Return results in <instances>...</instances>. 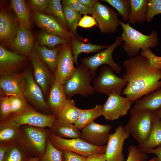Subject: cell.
Returning <instances> with one entry per match:
<instances>
[{"instance_id": "1", "label": "cell", "mask_w": 161, "mask_h": 161, "mask_svg": "<svg viewBox=\"0 0 161 161\" xmlns=\"http://www.w3.org/2000/svg\"><path fill=\"white\" fill-rule=\"evenodd\" d=\"M122 78L127 82L122 94L132 103L161 87V70L153 66L141 55L130 57L123 63Z\"/></svg>"}, {"instance_id": "48", "label": "cell", "mask_w": 161, "mask_h": 161, "mask_svg": "<svg viewBox=\"0 0 161 161\" xmlns=\"http://www.w3.org/2000/svg\"><path fill=\"white\" fill-rule=\"evenodd\" d=\"M87 158V161H106L105 153L93 154Z\"/></svg>"}, {"instance_id": "44", "label": "cell", "mask_w": 161, "mask_h": 161, "mask_svg": "<svg viewBox=\"0 0 161 161\" xmlns=\"http://www.w3.org/2000/svg\"><path fill=\"white\" fill-rule=\"evenodd\" d=\"M0 110L1 120L7 119L11 113V101L9 96H7L1 99Z\"/></svg>"}, {"instance_id": "31", "label": "cell", "mask_w": 161, "mask_h": 161, "mask_svg": "<svg viewBox=\"0 0 161 161\" xmlns=\"http://www.w3.org/2000/svg\"><path fill=\"white\" fill-rule=\"evenodd\" d=\"M102 115V105L101 104L97 105L91 109H81L79 118L74 125L78 128L81 129Z\"/></svg>"}, {"instance_id": "35", "label": "cell", "mask_w": 161, "mask_h": 161, "mask_svg": "<svg viewBox=\"0 0 161 161\" xmlns=\"http://www.w3.org/2000/svg\"><path fill=\"white\" fill-rule=\"evenodd\" d=\"M63 8L68 28L73 35L76 33L79 22L81 18V14L70 8L62 2Z\"/></svg>"}, {"instance_id": "30", "label": "cell", "mask_w": 161, "mask_h": 161, "mask_svg": "<svg viewBox=\"0 0 161 161\" xmlns=\"http://www.w3.org/2000/svg\"><path fill=\"white\" fill-rule=\"evenodd\" d=\"M10 4L17 17L20 27L29 30L31 27L32 22L29 9L23 0H12Z\"/></svg>"}, {"instance_id": "12", "label": "cell", "mask_w": 161, "mask_h": 161, "mask_svg": "<svg viewBox=\"0 0 161 161\" xmlns=\"http://www.w3.org/2000/svg\"><path fill=\"white\" fill-rule=\"evenodd\" d=\"M130 134L121 125L118 126L114 133L109 134L105 153L106 161H125L123 147Z\"/></svg>"}, {"instance_id": "9", "label": "cell", "mask_w": 161, "mask_h": 161, "mask_svg": "<svg viewBox=\"0 0 161 161\" xmlns=\"http://www.w3.org/2000/svg\"><path fill=\"white\" fill-rule=\"evenodd\" d=\"M91 15L96 21L102 33L114 32L117 31V28L120 25L118 14L98 1L91 9Z\"/></svg>"}, {"instance_id": "36", "label": "cell", "mask_w": 161, "mask_h": 161, "mask_svg": "<svg viewBox=\"0 0 161 161\" xmlns=\"http://www.w3.org/2000/svg\"><path fill=\"white\" fill-rule=\"evenodd\" d=\"M46 12L56 18L63 27L68 31V27L60 0H49Z\"/></svg>"}, {"instance_id": "54", "label": "cell", "mask_w": 161, "mask_h": 161, "mask_svg": "<svg viewBox=\"0 0 161 161\" xmlns=\"http://www.w3.org/2000/svg\"><path fill=\"white\" fill-rule=\"evenodd\" d=\"M30 161H40L39 159L37 158H32L31 157Z\"/></svg>"}, {"instance_id": "27", "label": "cell", "mask_w": 161, "mask_h": 161, "mask_svg": "<svg viewBox=\"0 0 161 161\" xmlns=\"http://www.w3.org/2000/svg\"><path fill=\"white\" fill-rule=\"evenodd\" d=\"M161 145V119L154 116L153 124L149 136L147 140L138 147L146 153L149 150Z\"/></svg>"}, {"instance_id": "10", "label": "cell", "mask_w": 161, "mask_h": 161, "mask_svg": "<svg viewBox=\"0 0 161 161\" xmlns=\"http://www.w3.org/2000/svg\"><path fill=\"white\" fill-rule=\"evenodd\" d=\"M74 63L71 44L63 45L59 50L55 80L63 85L74 72Z\"/></svg>"}, {"instance_id": "47", "label": "cell", "mask_w": 161, "mask_h": 161, "mask_svg": "<svg viewBox=\"0 0 161 161\" xmlns=\"http://www.w3.org/2000/svg\"><path fill=\"white\" fill-rule=\"evenodd\" d=\"M49 0H31V4L36 11L41 12H46L48 7Z\"/></svg>"}, {"instance_id": "46", "label": "cell", "mask_w": 161, "mask_h": 161, "mask_svg": "<svg viewBox=\"0 0 161 161\" xmlns=\"http://www.w3.org/2000/svg\"><path fill=\"white\" fill-rule=\"evenodd\" d=\"M95 25L98 26L95 19L93 17L85 15L80 20L78 26L84 28H90Z\"/></svg>"}, {"instance_id": "14", "label": "cell", "mask_w": 161, "mask_h": 161, "mask_svg": "<svg viewBox=\"0 0 161 161\" xmlns=\"http://www.w3.org/2000/svg\"><path fill=\"white\" fill-rule=\"evenodd\" d=\"M112 126L94 122L81 129L80 138L96 146L104 145L108 142L109 132Z\"/></svg>"}, {"instance_id": "25", "label": "cell", "mask_w": 161, "mask_h": 161, "mask_svg": "<svg viewBox=\"0 0 161 161\" xmlns=\"http://www.w3.org/2000/svg\"><path fill=\"white\" fill-rule=\"evenodd\" d=\"M18 29L11 17L4 11L0 13V39L1 42L6 43L12 41Z\"/></svg>"}, {"instance_id": "34", "label": "cell", "mask_w": 161, "mask_h": 161, "mask_svg": "<svg viewBox=\"0 0 161 161\" xmlns=\"http://www.w3.org/2000/svg\"><path fill=\"white\" fill-rule=\"evenodd\" d=\"M39 45L47 46L49 48L53 49L58 44L64 45L68 43L69 40L64 38L50 34L47 32L41 33L38 36Z\"/></svg>"}, {"instance_id": "41", "label": "cell", "mask_w": 161, "mask_h": 161, "mask_svg": "<svg viewBox=\"0 0 161 161\" xmlns=\"http://www.w3.org/2000/svg\"><path fill=\"white\" fill-rule=\"evenodd\" d=\"M161 14V0H149L146 21L151 22L156 15Z\"/></svg>"}, {"instance_id": "17", "label": "cell", "mask_w": 161, "mask_h": 161, "mask_svg": "<svg viewBox=\"0 0 161 161\" xmlns=\"http://www.w3.org/2000/svg\"><path fill=\"white\" fill-rule=\"evenodd\" d=\"M26 85L24 97L26 99L37 107L47 109L48 106L43 95L42 90L33 78L32 74L28 72L25 75Z\"/></svg>"}, {"instance_id": "39", "label": "cell", "mask_w": 161, "mask_h": 161, "mask_svg": "<svg viewBox=\"0 0 161 161\" xmlns=\"http://www.w3.org/2000/svg\"><path fill=\"white\" fill-rule=\"evenodd\" d=\"M9 97L11 101V113L18 114L29 108L24 97L16 96Z\"/></svg>"}, {"instance_id": "5", "label": "cell", "mask_w": 161, "mask_h": 161, "mask_svg": "<svg viewBox=\"0 0 161 161\" xmlns=\"http://www.w3.org/2000/svg\"><path fill=\"white\" fill-rule=\"evenodd\" d=\"M131 115L130 120L125 127L139 145L142 144L148 139L151 131L153 112L148 110H141Z\"/></svg>"}, {"instance_id": "2", "label": "cell", "mask_w": 161, "mask_h": 161, "mask_svg": "<svg viewBox=\"0 0 161 161\" xmlns=\"http://www.w3.org/2000/svg\"><path fill=\"white\" fill-rule=\"evenodd\" d=\"M120 25L123 32L121 37H117L124 41L123 48L130 57L138 55L140 49L142 51L154 48L159 44L156 31L153 30L149 35H146L132 27L128 23L120 21Z\"/></svg>"}, {"instance_id": "33", "label": "cell", "mask_w": 161, "mask_h": 161, "mask_svg": "<svg viewBox=\"0 0 161 161\" xmlns=\"http://www.w3.org/2000/svg\"><path fill=\"white\" fill-rule=\"evenodd\" d=\"M30 154L18 142L11 144L3 161H30Z\"/></svg>"}, {"instance_id": "42", "label": "cell", "mask_w": 161, "mask_h": 161, "mask_svg": "<svg viewBox=\"0 0 161 161\" xmlns=\"http://www.w3.org/2000/svg\"><path fill=\"white\" fill-rule=\"evenodd\" d=\"M62 1L70 8L81 14L91 15V9L86 7L79 0H65Z\"/></svg>"}, {"instance_id": "11", "label": "cell", "mask_w": 161, "mask_h": 161, "mask_svg": "<svg viewBox=\"0 0 161 161\" xmlns=\"http://www.w3.org/2000/svg\"><path fill=\"white\" fill-rule=\"evenodd\" d=\"M55 115H47L41 113L29 108L23 112L15 114L8 119L18 126L29 125L44 128H50L57 118Z\"/></svg>"}, {"instance_id": "18", "label": "cell", "mask_w": 161, "mask_h": 161, "mask_svg": "<svg viewBox=\"0 0 161 161\" xmlns=\"http://www.w3.org/2000/svg\"><path fill=\"white\" fill-rule=\"evenodd\" d=\"M34 36L30 30L20 27L11 41V46L16 53L30 56L34 46Z\"/></svg>"}, {"instance_id": "51", "label": "cell", "mask_w": 161, "mask_h": 161, "mask_svg": "<svg viewBox=\"0 0 161 161\" xmlns=\"http://www.w3.org/2000/svg\"><path fill=\"white\" fill-rule=\"evenodd\" d=\"M86 7L91 9L97 1L95 0H79Z\"/></svg>"}, {"instance_id": "19", "label": "cell", "mask_w": 161, "mask_h": 161, "mask_svg": "<svg viewBox=\"0 0 161 161\" xmlns=\"http://www.w3.org/2000/svg\"><path fill=\"white\" fill-rule=\"evenodd\" d=\"M30 57L33 69L34 79L43 92L45 94L51 78L46 64L38 57L34 45Z\"/></svg>"}, {"instance_id": "29", "label": "cell", "mask_w": 161, "mask_h": 161, "mask_svg": "<svg viewBox=\"0 0 161 161\" xmlns=\"http://www.w3.org/2000/svg\"><path fill=\"white\" fill-rule=\"evenodd\" d=\"M34 46L40 59L55 72L56 69L59 49L57 48L49 49L46 46H41L37 43H35Z\"/></svg>"}, {"instance_id": "28", "label": "cell", "mask_w": 161, "mask_h": 161, "mask_svg": "<svg viewBox=\"0 0 161 161\" xmlns=\"http://www.w3.org/2000/svg\"><path fill=\"white\" fill-rule=\"evenodd\" d=\"M71 43L75 63L78 64V55L82 53H91L100 51L106 48L107 45H98L91 43H85L79 39L72 38Z\"/></svg>"}, {"instance_id": "13", "label": "cell", "mask_w": 161, "mask_h": 161, "mask_svg": "<svg viewBox=\"0 0 161 161\" xmlns=\"http://www.w3.org/2000/svg\"><path fill=\"white\" fill-rule=\"evenodd\" d=\"M102 105L103 115L108 120L113 121L126 115L132 103L126 97L111 94Z\"/></svg>"}, {"instance_id": "21", "label": "cell", "mask_w": 161, "mask_h": 161, "mask_svg": "<svg viewBox=\"0 0 161 161\" xmlns=\"http://www.w3.org/2000/svg\"><path fill=\"white\" fill-rule=\"evenodd\" d=\"M63 85L55 80L53 82L49 96V105L57 116L67 102Z\"/></svg>"}, {"instance_id": "8", "label": "cell", "mask_w": 161, "mask_h": 161, "mask_svg": "<svg viewBox=\"0 0 161 161\" xmlns=\"http://www.w3.org/2000/svg\"><path fill=\"white\" fill-rule=\"evenodd\" d=\"M116 38V39L113 43L106 49L93 56L83 58L81 60L82 64L90 70L94 78L98 67L103 64L107 65L117 73L121 72L122 66L114 61L112 57V53L115 49L121 44L123 41L117 37Z\"/></svg>"}, {"instance_id": "50", "label": "cell", "mask_w": 161, "mask_h": 161, "mask_svg": "<svg viewBox=\"0 0 161 161\" xmlns=\"http://www.w3.org/2000/svg\"><path fill=\"white\" fill-rule=\"evenodd\" d=\"M147 154H155L159 161H161V145L155 148L148 150Z\"/></svg>"}, {"instance_id": "16", "label": "cell", "mask_w": 161, "mask_h": 161, "mask_svg": "<svg viewBox=\"0 0 161 161\" xmlns=\"http://www.w3.org/2000/svg\"><path fill=\"white\" fill-rule=\"evenodd\" d=\"M26 85L25 75L19 74L7 73L1 75L0 88L7 96L24 97Z\"/></svg>"}, {"instance_id": "40", "label": "cell", "mask_w": 161, "mask_h": 161, "mask_svg": "<svg viewBox=\"0 0 161 161\" xmlns=\"http://www.w3.org/2000/svg\"><path fill=\"white\" fill-rule=\"evenodd\" d=\"M128 155L126 161H146L148 155L142 151L138 146L134 145L129 146L128 149Z\"/></svg>"}, {"instance_id": "23", "label": "cell", "mask_w": 161, "mask_h": 161, "mask_svg": "<svg viewBox=\"0 0 161 161\" xmlns=\"http://www.w3.org/2000/svg\"><path fill=\"white\" fill-rule=\"evenodd\" d=\"M20 134V126L8 119L1 120L0 124V144L10 145L18 142Z\"/></svg>"}, {"instance_id": "43", "label": "cell", "mask_w": 161, "mask_h": 161, "mask_svg": "<svg viewBox=\"0 0 161 161\" xmlns=\"http://www.w3.org/2000/svg\"><path fill=\"white\" fill-rule=\"evenodd\" d=\"M141 55L147 58L151 65L155 68L161 70V56L155 55L150 48L142 51Z\"/></svg>"}, {"instance_id": "3", "label": "cell", "mask_w": 161, "mask_h": 161, "mask_svg": "<svg viewBox=\"0 0 161 161\" xmlns=\"http://www.w3.org/2000/svg\"><path fill=\"white\" fill-rule=\"evenodd\" d=\"M93 78L90 70L83 64L76 68L73 74L63 85L66 98L77 94L86 97L94 93L95 91L91 85Z\"/></svg>"}, {"instance_id": "4", "label": "cell", "mask_w": 161, "mask_h": 161, "mask_svg": "<svg viewBox=\"0 0 161 161\" xmlns=\"http://www.w3.org/2000/svg\"><path fill=\"white\" fill-rule=\"evenodd\" d=\"M18 142L30 154L41 157L44 153L49 132L43 128L29 125L20 126Z\"/></svg>"}, {"instance_id": "24", "label": "cell", "mask_w": 161, "mask_h": 161, "mask_svg": "<svg viewBox=\"0 0 161 161\" xmlns=\"http://www.w3.org/2000/svg\"><path fill=\"white\" fill-rule=\"evenodd\" d=\"M50 129L52 133L63 138L72 139L81 137V131L74 124L63 121L57 118Z\"/></svg>"}, {"instance_id": "45", "label": "cell", "mask_w": 161, "mask_h": 161, "mask_svg": "<svg viewBox=\"0 0 161 161\" xmlns=\"http://www.w3.org/2000/svg\"><path fill=\"white\" fill-rule=\"evenodd\" d=\"M62 151L63 161H87V157L67 150Z\"/></svg>"}, {"instance_id": "53", "label": "cell", "mask_w": 161, "mask_h": 161, "mask_svg": "<svg viewBox=\"0 0 161 161\" xmlns=\"http://www.w3.org/2000/svg\"><path fill=\"white\" fill-rule=\"evenodd\" d=\"M146 161H159L157 156L154 157L151 159Z\"/></svg>"}, {"instance_id": "38", "label": "cell", "mask_w": 161, "mask_h": 161, "mask_svg": "<svg viewBox=\"0 0 161 161\" xmlns=\"http://www.w3.org/2000/svg\"><path fill=\"white\" fill-rule=\"evenodd\" d=\"M62 155V150L55 147L48 137L45 152L40 157V161H63Z\"/></svg>"}, {"instance_id": "26", "label": "cell", "mask_w": 161, "mask_h": 161, "mask_svg": "<svg viewBox=\"0 0 161 161\" xmlns=\"http://www.w3.org/2000/svg\"><path fill=\"white\" fill-rule=\"evenodd\" d=\"M131 8L128 23L130 25L146 21L148 0H130Z\"/></svg>"}, {"instance_id": "22", "label": "cell", "mask_w": 161, "mask_h": 161, "mask_svg": "<svg viewBox=\"0 0 161 161\" xmlns=\"http://www.w3.org/2000/svg\"><path fill=\"white\" fill-rule=\"evenodd\" d=\"M25 57L0 46V70L1 75L10 73L24 61Z\"/></svg>"}, {"instance_id": "52", "label": "cell", "mask_w": 161, "mask_h": 161, "mask_svg": "<svg viewBox=\"0 0 161 161\" xmlns=\"http://www.w3.org/2000/svg\"><path fill=\"white\" fill-rule=\"evenodd\" d=\"M154 117L161 119V109L153 112Z\"/></svg>"}, {"instance_id": "32", "label": "cell", "mask_w": 161, "mask_h": 161, "mask_svg": "<svg viewBox=\"0 0 161 161\" xmlns=\"http://www.w3.org/2000/svg\"><path fill=\"white\" fill-rule=\"evenodd\" d=\"M81 109L77 107L74 100L67 99L65 106L58 115L57 118L74 124L79 118Z\"/></svg>"}, {"instance_id": "49", "label": "cell", "mask_w": 161, "mask_h": 161, "mask_svg": "<svg viewBox=\"0 0 161 161\" xmlns=\"http://www.w3.org/2000/svg\"><path fill=\"white\" fill-rule=\"evenodd\" d=\"M11 145L0 144V161H3Z\"/></svg>"}, {"instance_id": "20", "label": "cell", "mask_w": 161, "mask_h": 161, "mask_svg": "<svg viewBox=\"0 0 161 161\" xmlns=\"http://www.w3.org/2000/svg\"><path fill=\"white\" fill-rule=\"evenodd\" d=\"M161 109V87L144 96L135 102L130 111V115L140 110L154 112Z\"/></svg>"}, {"instance_id": "6", "label": "cell", "mask_w": 161, "mask_h": 161, "mask_svg": "<svg viewBox=\"0 0 161 161\" xmlns=\"http://www.w3.org/2000/svg\"><path fill=\"white\" fill-rule=\"evenodd\" d=\"M49 139L53 145L61 150H67L87 157L96 154L105 153L106 145L96 146L85 141L80 138L66 139L49 132Z\"/></svg>"}, {"instance_id": "37", "label": "cell", "mask_w": 161, "mask_h": 161, "mask_svg": "<svg viewBox=\"0 0 161 161\" xmlns=\"http://www.w3.org/2000/svg\"><path fill=\"white\" fill-rule=\"evenodd\" d=\"M114 8L125 21H128L131 8L130 0H103Z\"/></svg>"}, {"instance_id": "15", "label": "cell", "mask_w": 161, "mask_h": 161, "mask_svg": "<svg viewBox=\"0 0 161 161\" xmlns=\"http://www.w3.org/2000/svg\"><path fill=\"white\" fill-rule=\"evenodd\" d=\"M34 19L36 24L51 34L64 38L68 40L73 37L74 35L65 29L59 21L51 15L44 14L36 10Z\"/></svg>"}, {"instance_id": "7", "label": "cell", "mask_w": 161, "mask_h": 161, "mask_svg": "<svg viewBox=\"0 0 161 161\" xmlns=\"http://www.w3.org/2000/svg\"><path fill=\"white\" fill-rule=\"evenodd\" d=\"M113 71L109 66H104L101 68L99 74L92 81L95 92L108 95L113 93L121 95L127 83Z\"/></svg>"}]
</instances>
